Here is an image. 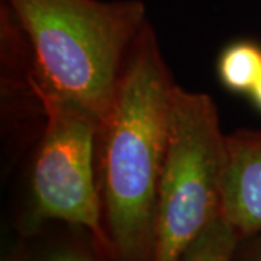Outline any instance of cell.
<instances>
[{
	"label": "cell",
	"instance_id": "6da1fadb",
	"mask_svg": "<svg viewBox=\"0 0 261 261\" xmlns=\"http://www.w3.org/2000/svg\"><path fill=\"white\" fill-rule=\"evenodd\" d=\"M176 83L147 23L132 44L112 109L99 129L111 245L125 260L154 250L155 215Z\"/></svg>",
	"mask_w": 261,
	"mask_h": 261
},
{
	"label": "cell",
	"instance_id": "7a4b0ae2",
	"mask_svg": "<svg viewBox=\"0 0 261 261\" xmlns=\"http://www.w3.org/2000/svg\"><path fill=\"white\" fill-rule=\"evenodd\" d=\"M32 47L35 80L92 113L112 109L132 44L148 23L141 0H6Z\"/></svg>",
	"mask_w": 261,
	"mask_h": 261
},
{
	"label": "cell",
	"instance_id": "3957f363",
	"mask_svg": "<svg viewBox=\"0 0 261 261\" xmlns=\"http://www.w3.org/2000/svg\"><path fill=\"white\" fill-rule=\"evenodd\" d=\"M226 160L214 100L176 84L155 215L152 261H180L219 215Z\"/></svg>",
	"mask_w": 261,
	"mask_h": 261
},
{
	"label": "cell",
	"instance_id": "277c9868",
	"mask_svg": "<svg viewBox=\"0 0 261 261\" xmlns=\"http://www.w3.org/2000/svg\"><path fill=\"white\" fill-rule=\"evenodd\" d=\"M28 82L47 118L32 173L34 215L87 228L103 247H109L94 181L93 148L100 122L32 75Z\"/></svg>",
	"mask_w": 261,
	"mask_h": 261
},
{
	"label": "cell",
	"instance_id": "5b68a950",
	"mask_svg": "<svg viewBox=\"0 0 261 261\" xmlns=\"http://www.w3.org/2000/svg\"><path fill=\"white\" fill-rule=\"evenodd\" d=\"M219 215L240 237L261 233V130L226 135Z\"/></svg>",
	"mask_w": 261,
	"mask_h": 261
},
{
	"label": "cell",
	"instance_id": "8992f818",
	"mask_svg": "<svg viewBox=\"0 0 261 261\" xmlns=\"http://www.w3.org/2000/svg\"><path fill=\"white\" fill-rule=\"evenodd\" d=\"M218 74L231 92L250 94L261 74V47L251 41L226 47L218 60Z\"/></svg>",
	"mask_w": 261,
	"mask_h": 261
},
{
	"label": "cell",
	"instance_id": "52a82bcc",
	"mask_svg": "<svg viewBox=\"0 0 261 261\" xmlns=\"http://www.w3.org/2000/svg\"><path fill=\"white\" fill-rule=\"evenodd\" d=\"M238 240L240 233L218 215L187 247L180 261H231Z\"/></svg>",
	"mask_w": 261,
	"mask_h": 261
},
{
	"label": "cell",
	"instance_id": "ba28073f",
	"mask_svg": "<svg viewBox=\"0 0 261 261\" xmlns=\"http://www.w3.org/2000/svg\"><path fill=\"white\" fill-rule=\"evenodd\" d=\"M250 97L252 99L254 105L261 111V74L258 77V80L255 82V84L252 86L251 92H250Z\"/></svg>",
	"mask_w": 261,
	"mask_h": 261
},
{
	"label": "cell",
	"instance_id": "9c48e42d",
	"mask_svg": "<svg viewBox=\"0 0 261 261\" xmlns=\"http://www.w3.org/2000/svg\"><path fill=\"white\" fill-rule=\"evenodd\" d=\"M49 261H89L86 260L82 255H77L73 252H63V254H58L56 257H53Z\"/></svg>",
	"mask_w": 261,
	"mask_h": 261
},
{
	"label": "cell",
	"instance_id": "30bf717a",
	"mask_svg": "<svg viewBox=\"0 0 261 261\" xmlns=\"http://www.w3.org/2000/svg\"><path fill=\"white\" fill-rule=\"evenodd\" d=\"M258 235H261V233H258ZM247 261H261V240L255 244V247L252 248L251 255L248 257Z\"/></svg>",
	"mask_w": 261,
	"mask_h": 261
}]
</instances>
